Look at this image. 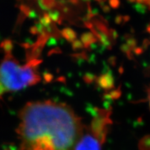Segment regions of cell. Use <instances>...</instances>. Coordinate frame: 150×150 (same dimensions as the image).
Instances as JSON below:
<instances>
[{
  "mask_svg": "<svg viewBox=\"0 0 150 150\" xmlns=\"http://www.w3.org/2000/svg\"><path fill=\"white\" fill-rule=\"evenodd\" d=\"M20 118L17 131L24 150H74L83 135L78 117L62 103H30Z\"/></svg>",
  "mask_w": 150,
  "mask_h": 150,
  "instance_id": "obj_1",
  "label": "cell"
},
{
  "mask_svg": "<svg viewBox=\"0 0 150 150\" xmlns=\"http://www.w3.org/2000/svg\"><path fill=\"white\" fill-rule=\"evenodd\" d=\"M36 61L20 65L11 56H6L1 68V90L3 92L15 91L33 85L40 81L37 72Z\"/></svg>",
  "mask_w": 150,
  "mask_h": 150,
  "instance_id": "obj_2",
  "label": "cell"
},
{
  "mask_svg": "<svg viewBox=\"0 0 150 150\" xmlns=\"http://www.w3.org/2000/svg\"><path fill=\"white\" fill-rule=\"evenodd\" d=\"M74 150H100V140L92 134L82 135Z\"/></svg>",
  "mask_w": 150,
  "mask_h": 150,
  "instance_id": "obj_3",
  "label": "cell"
},
{
  "mask_svg": "<svg viewBox=\"0 0 150 150\" xmlns=\"http://www.w3.org/2000/svg\"><path fill=\"white\" fill-rule=\"evenodd\" d=\"M131 1L144 4L150 8V0H131Z\"/></svg>",
  "mask_w": 150,
  "mask_h": 150,
  "instance_id": "obj_4",
  "label": "cell"
},
{
  "mask_svg": "<svg viewBox=\"0 0 150 150\" xmlns=\"http://www.w3.org/2000/svg\"><path fill=\"white\" fill-rule=\"evenodd\" d=\"M148 99H149V106H150V87L148 89Z\"/></svg>",
  "mask_w": 150,
  "mask_h": 150,
  "instance_id": "obj_5",
  "label": "cell"
}]
</instances>
